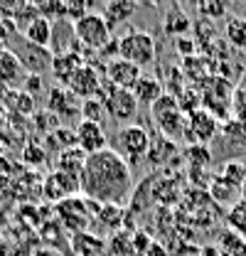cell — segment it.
<instances>
[{
	"mask_svg": "<svg viewBox=\"0 0 246 256\" xmlns=\"http://www.w3.org/2000/svg\"><path fill=\"white\" fill-rule=\"evenodd\" d=\"M79 185L82 197H86L89 202L123 207V202H128L133 192V168L114 148H106L86 158Z\"/></svg>",
	"mask_w": 246,
	"mask_h": 256,
	"instance_id": "6da1fadb",
	"label": "cell"
},
{
	"mask_svg": "<svg viewBox=\"0 0 246 256\" xmlns=\"http://www.w3.org/2000/svg\"><path fill=\"white\" fill-rule=\"evenodd\" d=\"M150 116H153L155 126L160 130V136L170 138V140H180L184 138V128H187V116L180 111V104L172 94H162L153 106H150Z\"/></svg>",
	"mask_w": 246,
	"mask_h": 256,
	"instance_id": "7a4b0ae2",
	"label": "cell"
},
{
	"mask_svg": "<svg viewBox=\"0 0 246 256\" xmlns=\"http://www.w3.org/2000/svg\"><path fill=\"white\" fill-rule=\"evenodd\" d=\"M96 98L104 101L108 118H114L116 124L128 126V124H133V118L138 116V106H140V104H138V98L133 96V92L111 86L106 79H104V86H101V92H98Z\"/></svg>",
	"mask_w": 246,
	"mask_h": 256,
	"instance_id": "3957f363",
	"label": "cell"
},
{
	"mask_svg": "<svg viewBox=\"0 0 246 256\" xmlns=\"http://www.w3.org/2000/svg\"><path fill=\"white\" fill-rule=\"evenodd\" d=\"M121 60L133 62L136 66H150L158 60V42L150 32L128 30L121 37Z\"/></svg>",
	"mask_w": 246,
	"mask_h": 256,
	"instance_id": "277c9868",
	"label": "cell"
},
{
	"mask_svg": "<svg viewBox=\"0 0 246 256\" xmlns=\"http://www.w3.org/2000/svg\"><path fill=\"white\" fill-rule=\"evenodd\" d=\"M121 158L128 160V165L133 168L140 158L148 156L150 150V136L148 130L138 124H128V126H121L118 133H116V148H114Z\"/></svg>",
	"mask_w": 246,
	"mask_h": 256,
	"instance_id": "5b68a950",
	"label": "cell"
},
{
	"mask_svg": "<svg viewBox=\"0 0 246 256\" xmlns=\"http://www.w3.org/2000/svg\"><path fill=\"white\" fill-rule=\"evenodd\" d=\"M74 34H76L79 44H82L86 52H94V54H96L101 47H106V42L114 37L108 22L104 20V15H101V12H92V10H89L79 22H74Z\"/></svg>",
	"mask_w": 246,
	"mask_h": 256,
	"instance_id": "8992f818",
	"label": "cell"
},
{
	"mask_svg": "<svg viewBox=\"0 0 246 256\" xmlns=\"http://www.w3.org/2000/svg\"><path fill=\"white\" fill-rule=\"evenodd\" d=\"M219 130H222V128H219L216 116H212V111H207V108L202 106L200 111H194V114H190V116H187L184 140H190L192 146H197V143L207 146Z\"/></svg>",
	"mask_w": 246,
	"mask_h": 256,
	"instance_id": "52a82bcc",
	"label": "cell"
},
{
	"mask_svg": "<svg viewBox=\"0 0 246 256\" xmlns=\"http://www.w3.org/2000/svg\"><path fill=\"white\" fill-rule=\"evenodd\" d=\"M15 57H18V62L20 66L28 72V74H44V72H50L52 69V60H54V54H52V50L50 47H37V44H30L25 37H22V44L18 47V50H10Z\"/></svg>",
	"mask_w": 246,
	"mask_h": 256,
	"instance_id": "ba28073f",
	"label": "cell"
},
{
	"mask_svg": "<svg viewBox=\"0 0 246 256\" xmlns=\"http://www.w3.org/2000/svg\"><path fill=\"white\" fill-rule=\"evenodd\" d=\"M101 86H104V74L89 62L84 64L82 69H76V74L66 84V89L76 98H82V101L84 98H96L98 92H101Z\"/></svg>",
	"mask_w": 246,
	"mask_h": 256,
	"instance_id": "9c48e42d",
	"label": "cell"
},
{
	"mask_svg": "<svg viewBox=\"0 0 246 256\" xmlns=\"http://www.w3.org/2000/svg\"><path fill=\"white\" fill-rule=\"evenodd\" d=\"M42 192L47 200H54V202H64L69 197H76L82 192V185H79V178H72L66 172H50L42 182Z\"/></svg>",
	"mask_w": 246,
	"mask_h": 256,
	"instance_id": "30bf717a",
	"label": "cell"
},
{
	"mask_svg": "<svg viewBox=\"0 0 246 256\" xmlns=\"http://www.w3.org/2000/svg\"><path fill=\"white\" fill-rule=\"evenodd\" d=\"M140 76H143V69L136 66L133 62H126V60H121V57L106 64V72H104V79H106L111 86L128 89V92H133V86L138 84Z\"/></svg>",
	"mask_w": 246,
	"mask_h": 256,
	"instance_id": "8fae6325",
	"label": "cell"
},
{
	"mask_svg": "<svg viewBox=\"0 0 246 256\" xmlns=\"http://www.w3.org/2000/svg\"><path fill=\"white\" fill-rule=\"evenodd\" d=\"M74 130H76V148H82L86 156L101 153L108 148V138H106L104 126L92 124V121H79Z\"/></svg>",
	"mask_w": 246,
	"mask_h": 256,
	"instance_id": "7c38bea8",
	"label": "cell"
},
{
	"mask_svg": "<svg viewBox=\"0 0 246 256\" xmlns=\"http://www.w3.org/2000/svg\"><path fill=\"white\" fill-rule=\"evenodd\" d=\"M47 111H52L57 118H72V116H82V101L72 94L66 86H52L50 98H47Z\"/></svg>",
	"mask_w": 246,
	"mask_h": 256,
	"instance_id": "4fadbf2b",
	"label": "cell"
},
{
	"mask_svg": "<svg viewBox=\"0 0 246 256\" xmlns=\"http://www.w3.org/2000/svg\"><path fill=\"white\" fill-rule=\"evenodd\" d=\"M84 57L79 54V52H62V54H54V60H52V76L57 79V84L60 86H66L69 84V79L76 74V69H82L84 66Z\"/></svg>",
	"mask_w": 246,
	"mask_h": 256,
	"instance_id": "5bb4252c",
	"label": "cell"
},
{
	"mask_svg": "<svg viewBox=\"0 0 246 256\" xmlns=\"http://www.w3.org/2000/svg\"><path fill=\"white\" fill-rule=\"evenodd\" d=\"M136 10H138V5L130 2V0H111V2H106V5L101 8V15H104V20L108 22V28L114 30L116 25L128 22V20L136 15Z\"/></svg>",
	"mask_w": 246,
	"mask_h": 256,
	"instance_id": "9a60e30c",
	"label": "cell"
},
{
	"mask_svg": "<svg viewBox=\"0 0 246 256\" xmlns=\"http://www.w3.org/2000/svg\"><path fill=\"white\" fill-rule=\"evenodd\" d=\"M86 158H89V156H86L82 148L62 150L60 158H57V168H54V170L66 172V175H72V178H82V170H84V165H86Z\"/></svg>",
	"mask_w": 246,
	"mask_h": 256,
	"instance_id": "2e32d148",
	"label": "cell"
},
{
	"mask_svg": "<svg viewBox=\"0 0 246 256\" xmlns=\"http://www.w3.org/2000/svg\"><path fill=\"white\" fill-rule=\"evenodd\" d=\"M175 156H178L175 140H170V138H165V136L150 138V150H148L146 158L150 160L153 165H168V162H172Z\"/></svg>",
	"mask_w": 246,
	"mask_h": 256,
	"instance_id": "e0dca14e",
	"label": "cell"
},
{
	"mask_svg": "<svg viewBox=\"0 0 246 256\" xmlns=\"http://www.w3.org/2000/svg\"><path fill=\"white\" fill-rule=\"evenodd\" d=\"M162 94H165V92H162V84H160V79L148 76V74H143V76L138 79V84L133 86V96L138 98V104H146V106H153V104Z\"/></svg>",
	"mask_w": 246,
	"mask_h": 256,
	"instance_id": "ac0fdd59",
	"label": "cell"
},
{
	"mask_svg": "<svg viewBox=\"0 0 246 256\" xmlns=\"http://www.w3.org/2000/svg\"><path fill=\"white\" fill-rule=\"evenodd\" d=\"M25 40L30 42V44H37V47H50L52 44V22L47 20V18H37V20H32L30 25L25 28Z\"/></svg>",
	"mask_w": 246,
	"mask_h": 256,
	"instance_id": "d6986e66",
	"label": "cell"
},
{
	"mask_svg": "<svg viewBox=\"0 0 246 256\" xmlns=\"http://www.w3.org/2000/svg\"><path fill=\"white\" fill-rule=\"evenodd\" d=\"M96 217H98V224H104L106 229H111V234L114 232H121L123 224H126V212H123V207H118V204H98Z\"/></svg>",
	"mask_w": 246,
	"mask_h": 256,
	"instance_id": "ffe728a7",
	"label": "cell"
},
{
	"mask_svg": "<svg viewBox=\"0 0 246 256\" xmlns=\"http://www.w3.org/2000/svg\"><path fill=\"white\" fill-rule=\"evenodd\" d=\"M224 34H226V42L232 47L246 50V18H242V15H229Z\"/></svg>",
	"mask_w": 246,
	"mask_h": 256,
	"instance_id": "44dd1931",
	"label": "cell"
},
{
	"mask_svg": "<svg viewBox=\"0 0 246 256\" xmlns=\"http://www.w3.org/2000/svg\"><path fill=\"white\" fill-rule=\"evenodd\" d=\"M190 28H192V20L184 15L180 8H170V10H168L165 22H162V30H165V34H172V37L178 40V37H182Z\"/></svg>",
	"mask_w": 246,
	"mask_h": 256,
	"instance_id": "7402d4cb",
	"label": "cell"
},
{
	"mask_svg": "<svg viewBox=\"0 0 246 256\" xmlns=\"http://www.w3.org/2000/svg\"><path fill=\"white\" fill-rule=\"evenodd\" d=\"M226 226L246 239V200L239 197L236 202L229 204V210H226Z\"/></svg>",
	"mask_w": 246,
	"mask_h": 256,
	"instance_id": "603a6c76",
	"label": "cell"
},
{
	"mask_svg": "<svg viewBox=\"0 0 246 256\" xmlns=\"http://www.w3.org/2000/svg\"><path fill=\"white\" fill-rule=\"evenodd\" d=\"M106 249L111 252V256H136V252H133V234L126 232V229L114 232V234L108 236Z\"/></svg>",
	"mask_w": 246,
	"mask_h": 256,
	"instance_id": "cb8c5ba5",
	"label": "cell"
},
{
	"mask_svg": "<svg viewBox=\"0 0 246 256\" xmlns=\"http://www.w3.org/2000/svg\"><path fill=\"white\" fill-rule=\"evenodd\" d=\"M22 72H25V69L20 66L18 57H15L10 50H5V52L0 54V79H2L5 84H15Z\"/></svg>",
	"mask_w": 246,
	"mask_h": 256,
	"instance_id": "d4e9b609",
	"label": "cell"
},
{
	"mask_svg": "<svg viewBox=\"0 0 246 256\" xmlns=\"http://www.w3.org/2000/svg\"><path fill=\"white\" fill-rule=\"evenodd\" d=\"M82 121H92L104 126L108 121V114H106V106L101 98H84L82 101Z\"/></svg>",
	"mask_w": 246,
	"mask_h": 256,
	"instance_id": "484cf974",
	"label": "cell"
},
{
	"mask_svg": "<svg viewBox=\"0 0 246 256\" xmlns=\"http://www.w3.org/2000/svg\"><path fill=\"white\" fill-rule=\"evenodd\" d=\"M219 249L224 256H246V239L239 236L236 232L226 229L222 236H219Z\"/></svg>",
	"mask_w": 246,
	"mask_h": 256,
	"instance_id": "4316f807",
	"label": "cell"
},
{
	"mask_svg": "<svg viewBox=\"0 0 246 256\" xmlns=\"http://www.w3.org/2000/svg\"><path fill=\"white\" fill-rule=\"evenodd\" d=\"M222 178L242 192V185H244V180H246V162L244 160H236V158L226 160L224 168H222Z\"/></svg>",
	"mask_w": 246,
	"mask_h": 256,
	"instance_id": "83f0119b",
	"label": "cell"
},
{
	"mask_svg": "<svg viewBox=\"0 0 246 256\" xmlns=\"http://www.w3.org/2000/svg\"><path fill=\"white\" fill-rule=\"evenodd\" d=\"M74 249L82 256H101L106 252V242L98 236H92V234H76Z\"/></svg>",
	"mask_w": 246,
	"mask_h": 256,
	"instance_id": "f1b7e54d",
	"label": "cell"
},
{
	"mask_svg": "<svg viewBox=\"0 0 246 256\" xmlns=\"http://www.w3.org/2000/svg\"><path fill=\"white\" fill-rule=\"evenodd\" d=\"M210 194H212V200H216V202H232L234 200V194H236V188L234 185H229L222 175H212L210 178ZM239 197H242V192H239ZM236 202V200H234Z\"/></svg>",
	"mask_w": 246,
	"mask_h": 256,
	"instance_id": "f546056e",
	"label": "cell"
},
{
	"mask_svg": "<svg viewBox=\"0 0 246 256\" xmlns=\"http://www.w3.org/2000/svg\"><path fill=\"white\" fill-rule=\"evenodd\" d=\"M197 12L204 20H219V18H229V5L224 0H200L197 2Z\"/></svg>",
	"mask_w": 246,
	"mask_h": 256,
	"instance_id": "4dcf8cb0",
	"label": "cell"
},
{
	"mask_svg": "<svg viewBox=\"0 0 246 256\" xmlns=\"http://www.w3.org/2000/svg\"><path fill=\"white\" fill-rule=\"evenodd\" d=\"M187 158L192 162V168H207L210 162H212V150L207 148V146H202V143H197V146H192L190 150H187Z\"/></svg>",
	"mask_w": 246,
	"mask_h": 256,
	"instance_id": "1f68e13d",
	"label": "cell"
},
{
	"mask_svg": "<svg viewBox=\"0 0 246 256\" xmlns=\"http://www.w3.org/2000/svg\"><path fill=\"white\" fill-rule=\"evenodd\" d=\"M34 126L40 128V130H44V133H54L57 130V124H60V118L52 114V111H47V108H42V111H34Z\"/></svg>",
	"mask_w": 246,
	"mask_h": 256,
	"instance_id": "d6a6232c",
	"label": "cell"
},
{
	"mask_svg": "<svg viewBox=\"0 0 246 256\" xmlns=\"http://www.w3.org/2000/svg\"><path fill=\"white\" fill-rule=\"evenodd\" d=\"M22 158H25L28 165H44V162H47V150H44L40 143H28Z\"/></svg>",
	"mask_w": 246,
	"mask_h": 256,
	"instance_id": "836d02e7",
	"label": "cell"
},
{
	"mask_svg": "<svg viewBox=\"0 0 246 256\" xmlns=\"http://www.w3.org/2000/svg\"><path fill=\"white\" fill-rule=\"evenodd\" d=\"M232 114H234V121L246 124V89H236L234 98H232Z\"/></svg>",
	"mask_w": 246,
	"mask_h": 256,
	"instance_id": "e575fe53",
	"label": "cell"
},
{
	"mask_svg": "<svg viewBox=\"0 0 246 256\" xmlns=\"http://www.w3.org/2000/svg\"><path fill=\"white\" fill-rule=\"evenodd\" d=\"M42 89H44V82H42L40 74H25V82H22V92L25 94L37 96L42 94Z\"/></svg>",
	"mask_w": 246,
	"mask_h": 256,
	"instance_id": "d590c367",
	"label": "cell"
},
{
	"mask_svg": "<svg viewBox=\"0 0 246 256\" xmlns=\"http://www.w3.org/2000/svg\"><path fill=\"white\" fill-rule=\"evenodd\" d=\"M15 108L20 111V114H25V116H34V96L25 94V92H20V94H15Z\"/></svg>",
	"mask_w": 246,
	"mask_h": 256,
	"instance_id": "8d00e7d4",
	"label": "cell"
},
{
	"mask_svg": "<svg viewBox=\"0 0 246 256\" xmlns=\"http://www.w3.org/2000/svg\"><path fill=\"white\" fill-rule=\"evenodd\" d=\"M175 50H178V52L182 54L184 60H187V57H194L197 42H194V40H190L187 34H182V37H178V40H175Z\"/></svg>",
	"mask_w": 246,
	"mask_h": 256,
	"instance_id": "74e56055",
	"label": "cell"
},
{
	"mask_svg": "<svg viewBox=\"0 0 246 256\" xmlns=\"http://www.w3.org/2000/svg\"><path fill=\"white\" fill-rule=\"evenodd\" d=\"M10 34H12V22L0 20V54L8 50V40H10Z\"/></svg>",
	"mask_w": 246,
	"mask_h": 256,
	"instance_id": "f35d334b",
	"label": "cell"
},
{
	"mask_svg": "<svg viewBox=\"0 0 246 256\" xmlns=\"http://www.w3.org/2000/svg\"><path fill=\"white\" fill-rule=\"evenodd\" d=\"M146 256H172V254H170V252H168L160 242H155V239H153V244H150V249H148V254H146Z\"/></svg>",
	"mask_w": 246,
	"mask_h": 256,
	"instance_id": "ab89813d",
	"label": "cell"
},
{
	"mask_svg": "<svg viewBox=\"0 0 246 256\" xmlns=\"http://www.w3.org/2000/svg\"><path fill=\"white\" fill-rule=\"evenodd\" d=\"M200 254L202 256H224L219 246H202V252H200Z\"/></svg>",
	"mask_w": 246,
	"mask_h": 256,
	"instance_id": "60d3db41",
	"label": "cell"
},
{
	"mask_svg": "<svg viewBox=\"0 0 246 256\" xmlns=\"http://www.w3.org/2000/svg\"><path fill=\"white\" fill-rule=\"evenodd\" d=\"M242 200H246V180H244V185H242Z\"/></svg>",
	"mask_w": 246,
	"mask_h": 256,
	"instance_id": "b9f144b4",
	"label": "cell"
},
{
	"mask_svg": "<svg viewBox=\"0 0 246 256\" xmlns=\"http://www.w3.org/2000/svg\"><path fill=\"white\" fill-rule=\"evenodd\" d=\"M242 89H246V74H244V82H242Z\"/></svg>",
	"mask_w": 246,
	"mask_h": 256,
	"instance_id": "7bdbcfd3",
	"label": "cell"
}]
</instances>
